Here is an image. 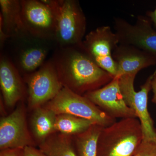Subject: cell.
<instances>
[{
  "instance_id": "cell-1",
  "label": "cell",
  "mask_w": 156,
  "mask_h": 156,
  "mask_svg": "<svg viewBox=\"0 0 156 156\" xmlns=\"http://www.w3.org/2000/svg\"><path fill=\"white\" fill-rule=\"evenodd\" d=\"M52 59L63 87L80 95L100 89L114 78L96 64L83 45L58 48Z\"/></svg>"
},
{
  "instance_id": "cell-2",
  "label": "cell",
  "mask_w": 156,
  "mask_h": 156,
  "mask_svg": "<svg viewBox=\"0 0 156 156\" xmlns=\"http://www.w3.org/2000/svg\"><path fill=\"white\" fill-rule=\"evenodd\" d=\"M143 139L142 128L137 118L122 119L102 128L97 156H133Z\"/></svg>"
},
{
  "instance_id": "cell-3",
  "label": "cell",
  "mask_w": 156,
  "mask_h": 156,
  "mask_svg": "<svg viewBox=\"0 0 156 156\" xmlns=\"http://www.w3.org/2000/svg\"><path fill=\"white\" fill-rule=\"evenodd\" d=\"M56 30L55 41L58 48L83 45L87 20L80 3L76 0H55Z\"/></svg>"
},
{
  "instance_id": "cell-4",
  "label": "cell",
  "mask_w": 156,
  "mask_h": 156,
  "mask_svg": "<svg viewBox=\"0 0 156 156\" xmlns=\"http://www.w3.org/2000/svg\"><path fill=\"white\" fill-rule=\"evenodd\" d=\"M45 107L56 115L69 114L83 118L103 127L116 122L84 95L77 94L63 87L56 97L46 103Z\"/></svg>"
},
{
  "instance_id": "cell-5",
  "label": "cell",
  "mask_w": 156,
  "mask_h": 156,
  "mask_svg": "<svg viewBox=\"0 0 156 156\" xmlns=\"http://www.w3.org/2000/svg\"><path fill=\"white\" fill-rule=\"evenodd\" d=\"M21 17L29 35L42 40L55 41V0H22Z\"/></svg>"
},
{
  "instance_id": "cell-6",
  "label": "cell",
  "mask_w": 156,
  "mask_h": 156,
  "mask_svg": "<svg viewBox=\"0 0 156 156\" xmlns=\"http://www.w3.org/2000/svg\"><path fill=\"white\" fill-rule=\"evenodd\" d=\"M136 74H126L119 77V86L123 98L127 105L133 109L139 120L142 128L143 141H156V131L154 122L148 110V94L151 89L153 73L136 92L134 81Z\"/></svg>"
},
{
  "instance_id": "cell-7",
  "label": "cell",
  "mask_w": 156,
  "mask_h": 156,
  "mask_svg": "<svg viewBox=\"0 0 156 156\" xmlns=\"http://www.w3.org/2000/svg\"><path fill=\"white\" fill-rule=\"evenodd\" d=\"M24 79L27 84L29 106L33 110L53 99L63 87L52 59L34 72L24 75Z\"/></svg>"
},
{
  "instance_id": "cell-8",
  "label": "cell",
  "mask_w": 156,
  "mask_h": 156,
  "mask_svg": "<svg viewBox=\"0 0 156 156\" xmlns=\"http://www.w3.org/2000/svg\"><path fill=\"white\" fill-rule=\"evenodd\" d=\"M119 44L118 35L109 26H103L86 35L83 46L96 64L114 78L118 73V66L113 58L114 50Z\"/></svg>"
},
{
  "instance_id": "cell-9",
  "label": "cell",
  "mask_w": 156,
  "mask_h": 156,
  "mask_svg": "<svg viewBox=\"0 0 156 156\" xmlns=\"http://www.w3.org/2000/svg\"><path fill=\"white\" fill-rule=\"evenodd\" d=\"M152 25L148 17L144 16H137L134 24L118 17L114 22L119 44L135 46L156 59V30Z\"/></svg>"
},
{
  "instance_id": "cell-10",
  "label": "cell",
  "mask_w": 156,
  "mask_h": 156,
  "mask_svg": "<svg viewBox=\"0 0 156 156\" xmlns=\"http://www.w3.org/2000/svg\"><path fill=\"white\" fill-rule=\"evenodd\" d=\"M83 95L107 114L116 119L137 118L134 111L126 105L124 100L120 89L119 77H115L105 86L87 92Z\"/></svg>"
},
{
  "instance_id": "cell-11",
  "label": "cell",
  "mask_w": 156,
  "mask_h": 156,
  "mask_svg": "<svg viewBox=\"0 0 156 156\" xmlns=\"http://www.w3.org/2000/svg\"><path fill=\"white\" fill-rule=\"evenodd\" d=\"M27 123L23 107L19 106L0 120V149L35 146Z\"/></svg>"
},
{
  "instance_id": "cell-12",
  "label": "cell",
  "mask_w": 156,
  "mask_h": 156,
  "mask_svg": "<svg viewBox=\"0 0 156 156\" xmlns=\"http://www.w3.org/2000/svg\"><path fill=\"white\" fill-rule=\"evenodd\" d=\"M112 56L118 66L115 77L126 74H137L140 70L156 64L153 56L131 45L119 44L114 50Z\"/></svg>"
},
{
  "instance_id": "cell-13",
  "label": "cell",
  "mask_w": 156,
  "mask_h": 156,
  "mask_svg": "<svg viewBox=\"0 0 156 156\" xmlns=\"http://www.w3.org/2000/svg\"><path fill=\"white\" fill-rule=\"evenodd\" d=\"M0 85L3 100L12 107L24 96L25 86L19 70L11 58L5 55L0 59Z\"/></svg>"
},
{
  "instance_id": "cell-14",
  "label": "cell",
  "mask_w": 156,
  "mask_h": 156,
  "mask_svg": "<svg viewBox=\"0 0 156 156\" xmlns=\"http://www.w3.org/2000/svg\"><path fill=\"white\" fill-rule=\"evenodd\" d=\"M0 29L9 38L29 35L21 17V1H0Z\"/></svg>"
},
{
  "instance_id": "cell-15",
  "label": "cell",
  "mask_w": 156,
  "mask_h": 156,
  "mask_svg": "<svg viewBox=\"0 0 156 156\" xmlns=\"http://www.w3.org/2000/svg\"><path fill=\"white\" fill-rule=\"evenodd\" d=\"M56 115L45 107L34 109L30 119V126L34 137L41 143L56 132L55 124Z\"/></svg>"
},
{
  "instance_id": "cell-16",
  "label": "cell",
  "mask_w": 156,
  "mask_h": 156,
  "mask_svg": "<svg viewBox=\"0 0 156 156\" xmlns=\"http://www.w3.org/2000/svg\"><path fill=\"white\" fill-rule=\"evenodd\" d=\"M39 149L47 156H77L73 136L55 132L39 144Z\"/></svg>"
},
{
  "instance_id": "cell-17",
  "label": "cell",
  "mask_w": 156,
  "mask_h": 156,
  "mask_svg": "<svg viewBox=\"0 0 156 156\" xmlns=\"http://www.w3.org/2000/svg\"><path fill=\"white\" fill-rule=\"evenodd\" d=\"M103 128L93 124L86 131L73 136L77 156H97L98 137Z\"/></svg>"
},
{
  "instance_id": "cell-18",
  "label": "cell",
  "mask_w": 156,
  "mask_h": 156,
  "mask_svg": "<svg viewBox=\"0 0 156 156\" xmlns=\"http://www.w3.org/2000/svg\"><path fill=\"white\" fill-rule=\"evenodd\" d=\"M48 54L46 48L36 46L29 47L20 52L15 64L20 71L24 75L34 72L45 63Z\"/></svg>"
},
{
  "instance_id": "cell-19",
  "label": "cell",
  "mask_w": 156,
  "mask_h": 156,
  "mask_svg": "<svg viewBox=\"0 0 156 156\" xmlns=\"http://www.w3.org/2000/svg\"><path fill=\"white\" fill-rule=\"evenodd\" d=\"M93 124L83 118L62 114L56 115L55 130L56 132L73 136L86 131Z\"/></svg>"
},
{
  "instance_id": "cell-20",
  "label": "cell",
  "mask_w": 156,
  "mask_h": 156,
  "mask_svg": "<svg viewBox=\"0 0 156 156\" xmlns=\"http://www.w3.org/2000/svg\"><path fill=\"white\" fill-rule=\"evenodd\" d=\"M134 155L138 156H156V141H142L136 149Z\"/></svg>"
},
{
  "instance_id": "cell-21",
  "label": "cell",
  "mask_w": 156,
  "mask_h": 156,
  "mask_svg": "<svg viewBox=\"0 0 156 156\" xmlns=\"http://www.w3.org/2000/svg\"><path fill=\"white\" fill-rule=\"evenodd\" d=\"M23 149L9 148L2 150L0 156H23Z\"/></svg>"
},
{
  "instance_id": "cell-22",
  "label": "cell",
  "mask_w": 156,
  "mask_h": 156,
  "mask_svg": "<svg viewBox=\"0 0 156 156\" xmlns=\"http://www.w3.org/2000/svg\"><path fill=\"white\" fill-rule=\"evenodd\" d=\"M23 156H47L40 149L34 146H27L23 148Z\"/></svg>"
},
{
  "instance_id": "cell-23",
  "label": "cell",
  "mask_w": 156,
  "mask_h": 156,
  "mask_svg": "<svg viewBox=\"0 0 156 156\" xmlns=\"http://www.w3.org/2000/svg\"><path fill=\"white\" fill-rule=\"evenodd\" d=\"M151 85V89H152L154 93L152 101L154 103L156 104V69L153 73V76L152 80Z\"/></svg>"
},
{
  "instance_id": "cell-24",
  "label": "cell",
  "mask_w": 156,
  "mask_h": 156,
  "mask_svg": "<svg viewBox=\"0 0 156 156\" xmlns=\"http://www.w3.org/2000/svg\"><path fill=\"white\" fill-rule=\"evenodd\" d=\"M147 17H148L156 30V8L154 11H148Z\"/></svg>"
},
{
  "instance_id": "cell-25",
  "label": "cell",
  "mask_w": 156,
  "mask_h": 156,
  "mask_svg": "<svg viewBox=\"0 0 156 156\" xmlns=\"http://www.w3.org/2000/svg\"><path fill=\"white\" fill-rule=\"evenodd\" d=\"M133 156H137V155H134Z\"/></svg>"
}]
</instances>
